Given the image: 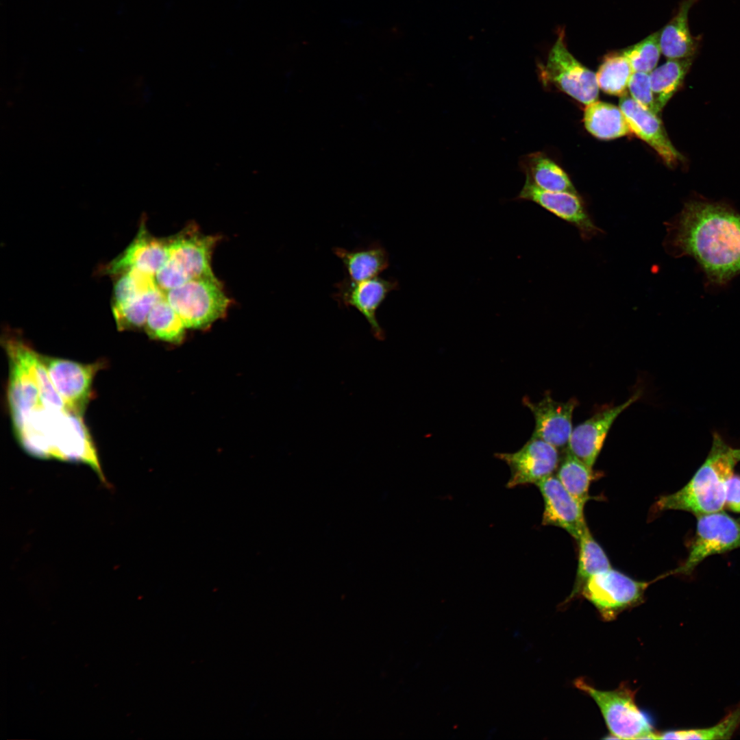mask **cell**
Masks as SVG:
<instances>
[{"label":"cell","instance_id":"1","mask_svg":"<svg viewBox=\"0 0 740 740\" xmlns=\"http://www.w3.org/2000/svg\"><path fill=\"white\" fill-rule=\"evenodd\" d=\"M666 225L667 251L693 258L712 282L740 274V214L729 205L690 200Z\"/></svg>","mask_w":740,"mask_h":740},{"label":"cell","instance_id":"2","mask_svg":"<svg viewBox=\"0 0 740 740\" xmlns=\"http://www.w3.org/2000/svg\"><path fill=\"white\" fill-rule=\"evenodd\" d=\"M740 461V449L728 445L717 434L704 462L691 480L678 491L661 496L658 510H677L699 516L722 510L726 485Z\"/></svg>","mask_w":740,"mask_h":740},{"label":"cell","instance_id":"3","mask_svg":"<svg viewBox=\"0 0 740 740\" xmlns=\"http://www.w3.org/2000/svg\"><path fill=\"white\" fill-rule=\"evenodd\" d=\"M574 685L598 706L611 738L657 739L650 719L636 704L635 690L628 685L623 683L614 690L603 691L582 678L576 679Z\"/></svg>","mask_w":740,"mask_h":740},{"label":"cell","instance_id":"4","mask_svg":"<svg viewBox=\"0 0 740 740\" xmlns=\"http://www.w3.org/2000/svg\"><path fill=\"white\" fill-rule=\"evenodd\" d=\"M164 297L187 329L207 328L225 315L230 304L215 276L191 279Z\"/></svg>","mask_w":740,"mask_h":740},{"label":"cell","instance_id":"5","mask_svg":"<svg viewBox=\"0 0 740 740\" xmlns=\"http://www.w3.org/2000/svg\"><path fill=\"white\" fill-rule=\"evenodd\" d=\"M9 363L7 397L13 430L27 417L43 407L35 373L36 352L16 337L3 340Z\"/></svg>","mask_w":740,"mask_h":740},{"label":"cell","instance_id":"6","mask_svg":"<svg viewBox=\"0 0 740 740\" xmlns=\"http://www.w3.org/2000/svg\"><path fill=\"white\" fill-rule=\"evenodd\" d=\"M539 73L543 84L553 85L586 106L598 97L595 73L569 51L563 30L559 31L546 62L539 65Z\"/></svg>","mask_w":740,"mask_h":740},{"label":"cell","instance_id":"7","mask_svg":"<svg viewBox=\"0 0 740 740\" xmlns=\"http://www.w3.org/2000/svg\"><path fill=\"white\" fill-rule=\"evenodd\" d=\"M695 534L684 563L669 574L690 575L709 556L740 548V522L722 510L697 516Z\"/></svg>","mask_w":740,"mask_h":740},{"label":"cell","instance_id":"8","mask_svg":"<svg viewBox=\"0 0 740 740\" xmlns=\"http://www.w3.org/2000/svg\"><path fill=\"white\" fill-rule=\"evenodd\" d=\"M650 583L610 568L589 578L580 594L596 608L604 620L611 621L626 609L640 604Z\"/></svg>","mask_w":740,"mask_h":740},{"label":"cell","instance_id":"9","mask_svg":"<svg viewBox=\"0 0 740 740\" xmlns=\"http://www.w3.org/2000/svg\"><path fill=\"white\" fill-rule=\"evenodd\" d=\"M51 459L82 463L90 467L107 484L98 453L82 415L58 411L49 437Z\"/></svg>","mask_w":740,"mask_h":740},{"label":"cell","instance_id":"10","mask_svg":"<svg viewBox=\"0 0 740 740\" xmlns=\"http://www.w3.org/2000/svg\"><path fill=\"white\" fill-rule=\"evenodd\" d=\"M50 379L66 409L82 415L91 397L93 380L103 362L82 363L41 355Z\"/></svg>","mask_w":740,"mask_h":740},{"label":"cell","instance_id":"11","mask_svg":"<svg viewBox=\"0 0 740 740\" xmlns=\"http://www.w3.org/2000/svg\"><path fill=\"white\" fill-rule=\"evenodd\" d=\"M336 291L332 295L341 308L354 307L370 325L373 336L380 341L385 338L383 329L376 319V310L388 294L399 288L398 282L393 279L378 276L354 282L345 277L336 283Z\"/></svg>","mask_w":740,"mask_h":740},{"label":"cell","instance_id":"12","mask_svg":"<svg viewBox=\"0 0 740 740\" xmlns=\"http://www.w3.org/2000/svg\"><path fill=\"white\" fill-rule=\"evenodd\" d=\"M517 199L536 203L574 226L584 241L603 233L602 230L594 223L578 193L548 191L538 187L526 177Z\"/></svg>","mask_w":740,"mask_h":740},{"label":"cell","instance_id":"13","mask_svg":"<svg viewBox=\"0 0 740 740\" xmlns=\"http://www.w3.org/2000/svg\"><path fill=\"white\" fill-rule=\"evenodd\" d=\"M495 456L508 466L510 476L507 488L536 484L552 475L559 463L556 447L539 439H530L518 451L497 453Z\"/></svg>","mask_w":740,"mask_h":740},{"label":"cell","instance_id":"14","mask_svg":"<svg viewBox=\"0 0 740 740\" xmlns=\"http://www.w3.org/2000/svg\"><path fill=\"white\" fill-rule=\"evenodd\" d=\"M218 236L203 234L196 226L188 225L169 238V258L190 280L214 276L211 258Z\"/></svg>","mask_w":740,"mask_h":740},{"label":"cell","instance_id":"15","mask_svg":"<svg viewBox=\"0 0 740 740\" xmlns=\"http://www.w3.org/2000/svg\"><path fill=\"white\" fill-rule=\"evenodd\" d=\"M522 402L534 418L535 426L531 438L541 439L557 449L568 445L573 430V412L578 405L575 398L565 402H558L547 393L538 402H531L528 397H524Z\"/></svg>","mask_w":740,"mask_h":740},{"label":"cell","instance_id":"16","mask_svg":"<svg viewBox=\"0 0 740 740\" xmlns=\"http://www.w3.org/2000/svg\"><path fill=\"white\" fill-rule=\"evenodd\" d=\"M536 485L544 501L542 524L561 528L577 541L587 528L584 506L567 491L556 476L551 475Z\"/></svg>","mask_w":740,"mask_h":740},{"label":"cell","instance_id":"17","mask_svg":"<svg viewBox=\"0 0 740 740\" xmlns=\"http://www.w3.org/2000/svg\"><path fill=\"white\" fill-rule=\"evenodd\" d=\"M641 395L637 392L621 404L597 412L573 429L567 448L579 460L593 469L606 437L617 417Z\"/></svg>","mask_w":740,"mask_h":740},{"label":"cell","instance_id":"18","mask_svg":"<svg viewBox=\"0 0 740 740\" xmlns=\"http://www.w3.org/2000/svg\"><path fill=\"white\" fill-rule=\"evenodd\" d=\"M619 108L632 133L654 149L666 164L671 166L684 159L671 143L658 114L644 108L627 95L621 97Z\"/></svg>","mask_w":740,"mask_h":740},{"label":"cell","instance_id":"19","mask_svg":"<svg viewBox=\"0 0 740 740\" xmlns=\"http://www.w3.org/2000/svg\"><path fill=\"white\" fill-rule=\"evenodd\" d=\"M169 256V238L153 237L142 224L136 238L106 270L110 274L119 275L133 269L155 277Z\"/></svg>","mask_w":740,"mask_h":740},{"label":"cell","instance_id":"20","mask_svg":"<svg viewBox=\"0 0 740 740\" xmlns=\"http://www.w3.org/2000/svg\"><path fill=\"white\" fill-rule=\"evenodd\" d=\"M697 0H683L673 18L660 30L661 53L667 59H683L694 57L700 38L692 36L688 23V14Z\"/></svg>","mask_w":740,"mask_h":740},{"label":"cell","instance_id":"21","mask_svg":"<svg viewBox=\"0 0 740 740\" xmlns=\"http://www.w3.org/2000/svg\"><path fill=\"white\" fill-rule=\"evenodd\" d=\"M332 251L341 260L347 274L346 277L354 282L376 277L389 265L388 254L379 242H373L351 251L334 247Z\"/></svg>","mask_w":740,"mask_h":740},{"label":"cell","instance_id":"22","mask_svg":"<svg viewBox=\"0 0 740 740\" xmlns=\"http://www.w3.org/2000/svg\"><path fill=\"white\" fill-rule=\"evenodd\" d=\"M584 123L587 131L602 140H610L632 134L620 108L595 101L586 106Z\"/></svg>","mask_w":740,"mask_h":740},{"label":"cell","instance_id":"23","mask_svg":"<svg viewBox=\"0 0 740 740\" xmlns=\"http://www.w3.org/2000/svg\"><path fill=\"white\" fill-rule=\"evenodd\" d=\"M693 61V57L668 59L650 73L651 88L658 113L682 86Z\"/></svg>","mask_w":740,"mask_h":740},{"label":"cell","instance_id":"24","mask_svg":"<svg viewBox=\"0 0 740 740\" xmlns=\"http://www.w3.org/2000/svg\"><path fill=\"white\" fill-rule=\"evenodd\" d=\"M522 167L526 177L542 189L578 193L567 173L543 153L528 155L523 161Z\"/></svg>","mask_w":740,"mask_h":740},{"label":"cell","instance_id":"25","mask_svg":"<svg viewBox=\"0 0 740 740\" xmlns=\"http://www.w3.org/2000/svg\"><path fill=\"white\" fill-rule=\"evenodd\" d=\"M577 541L579 545L578 569L573 590L567 601L580 594L583 585L591 576L612 568L606 553L588 527Z\"/></svg>","mask_w":740,"mask_h":740},{"label":"cell","instance_id":"26","mask_svg":"<svg viewBox=\"0 0 740 740\" xmlns=\"http://www.w3.org/2000/svg\"><path fill=\"white\" fill-rule=\"evenodd\" d=\"M144 327L151 338L171 343H181L187 329L164 295L150 310Z\"/></svg>","mask_w":740,"mask_h":740},{"label":"cell","instance_id":"27","mask_svg":"<svg viewBox=\"0 0 740 740\" xmlns=\"http://www.w3.org/2000/svg\"><path fill=\"white\" fill-rule=\"evenodd\" d=\"M634 71L621 51L606 54L595 73L599 88L604 92L622 97L627 92Z\"/></svg>","mask_w":740,"mask_h":740},{"label":"cell","instance_id":"28","mask_svg":"<svg viewBox=\"0 0 740 740\" xmlns=\"http://www.w3.org/2000/svg\"><path fill=\"white\" fill-rule=\"evenodd\" d=\"M164 295V292L156 286L123 305L112 307L117 328L126 330L145 326L150 310Z\"/></svg>","mask_w":740,"mask_h":740},{"label":"cell","instance_id":"29","mask_svg":"<svg viewBox=\"0 0 740 740\" xmlns=\"http://www.w3.org/2000/svg\"><path fill=\"white\" fill-rule=\"evenodd\" d=\"M556 477L567 491L582 506L589 499V489L593 478L589 468L567 447Z\"/></svg>","mask_w":740,"mask_h":740},{"label":"cell","instance_id":"30","mask_svg":"<svg viewBox=\"0 0 740 740\" xmlns=\"http://www.w3.org/2000/svg\"><path fill=\"white\" fill-rule=\"evenodd\" d=\"M740 732V702L715 725L706 728L667 730L657 739H728Z\"/></svg>","mask_w":740,"mask_h":740},{"label":"cell","instance_id":"31","mask_svg":"<svg viewBox=\"0 0 740 740\" xmlns=\"http://www.w3.org/2000/svg\"><path fill=\"white\" fill-rule=\"evenodd\" d=\"M621 51L629 61L634 72L651 73L656 68L662 53L660 30Z\"/></svg>","mask_w":740,"mask_h":740},{"label":"cell","instance_id":"32","mask_svg":"<svg viewBox=\"0 0 740 740\" xmlns=\"http://www.w3.org/2000/svg\"><path fill=\"white\" fill-rule=\"evenodd\" d=\"M118 275L114 287L112 307L123 305L158 286L155 277L136 269H129Z\"/></svg>","mask_w":740,"mask_h":740},{"label":"cell","instance_id":"33","mask_svg":"<svg viewBox=\"0 0 740 740\" xmlns=\"http://www.w3.org/2000/svg\"><path fill=\"white\" fill-rule=\"evenodd\" d=\"M34 367L40 397L43 406L55 410H66L62 398L50 379L40 354L36 352L34 358Z\"/></svg>","mask_w":740,"mask_h":740},{"label":"cell","instance_id":"34","mask_svg":"<svg viewBox=\"0 0 740 740\" xmlns=\"http://www.w3.org/2000/svg\"><path fill=\"white\" fill-rule=\"evenodd\" d=\"M628 90L631 97L640 106L656 114H658L651 88L650 73L634 72L629 81Z\"/></svg>","mask_w":740,"mask_h":740},{"label":"cell","instance_id":"35","mask_svg":"<svg viewBox=\"0 0 740 740\" xmlns=\"http://www.w3.org/2000/svg\"><path fill=\"white\" fill-rule=\"evenodd\" d=\"M725 506L730 510L740 513V475L733 473L726 482Z\"/></svg>","mask_w":740,"mask_h":740}]
</instances>
